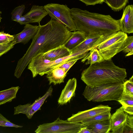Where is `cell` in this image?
<instances>
[{
  "instance_id": "6da1fadb",
  "label": "cell",
  "mask_w": 133,
  "mask_h": 133,
  "mask_svg": "<svg viewBox=\"0 0 133 133\" xmlns=\"http://www.w3.org/2000/svg\"><path fill=\"white\" fill-rule=\"evenodd\" d=\"M39 25V29L31 44L18 62L14 74L17 78L21 76L33 58L64 45L73 34L64 25L52 19L45 25Z\"/></svg>"
},
{
  "instance_id": "7a4b0ae2",
  "label": "cell",
  "mask_w": 133,
  "mask_h": 133,
  "mask_svg": "<svg viewBox=\"0 0 133 133\" xmlns=\"http://www.w3.org/2000/svg\"><path fill=\"white\" fill-rule=\"evenodd\" d=\"M70 13L76 30L83 32L87 36L92 34L107 36L121 30L119 20L115 19L109 15L91 12L76 8L71 9Z\"/></svg>"
},
{
  "instance_id": "3957f363",
  "label": "cell",
  "mask_w": 133,
  "mask_h": 133,
  "mask_svg": "<svg viewBox=\"0 0 133 133\" xmlns=\"http://www.w3.org/2000/svg\"><path fill=\"white\" fill-rule=\"evenodd\" d=\"M127 77L125 69L115 65L111 59L90 65L82 71L81 79L87 85L94 87L123 83Z\"/></svg>"
},
{
  "instance_id": "277c9868",
  "label": "cell",
  "mask_w": 133,
  "mask_h": 133,
  "mask_svg": "<svg viewBox=\"0 0 133 133\" xmlns=\"http://www.w3.org/2000/svg\"><path fill=\"white\" fill-rule=\"evenodd\" d=\"M89 51L84 50L78 51L53 61L44 59L39 54L32 59L28 65V68L31 72L33 78L38 75L42 76L65 63L83 58Z\"/></svg>"
},
{
  "instance_id": "5b68a950",
  "label": "cell",
  "mask_w": 133,
  "mask_h": 133,
  "mask_svg": "<svg viewBox=\"0 0 133 133\" xmlns=\"http://www.w3.org/2000/svg\"><path fill=\"white\" fill-rule=\"evenodd\" d=\"M122 83L107 84L91 87L87 85L83 95L88 101L96 102L118 101L123 91Z\"/></svg>"
},
{
  "instance_id": "8992f818",
  "label": "cell",
  "mask_w": 133,
  "mask_h": 133,
  "mask_svg": "<svg viewBox=\"0 0 133 133\" xmlns=\"http://www.w3.org/2000/svg\"><path fill=\"white\" fill-rule=\"evenodd\" d=\"M128 37L121 31L107 36L97 47L99 53L105 60L111 59L119 51Z\"/></svg>"
},
{
  "instance_id": "52a82bcc",
  "label": "cell",
  "mask_w": 133,
  "mask_h": 133,
  "mask_svg": "<svg viewBox=\"0 0 133 133\" xmlns=\"http://www.w3.org/2000/svg\"><path fill=\"white\" fill-rule=\"evenodd\" d=\"M84 126L81 123L70 122L59 117L54 122L39 125L35 132L37 133H78Z\"/></svg>"
},
{
  "instance_id": "ba28073f",
  "label": "cell",
  "mask_w": 133,
  "mask_h": 133,
  "mask_svg": "<svg viewBox=\"0 0 133 133\" xmlns=\"http://www.w3.org/2000/svg\"><path fill=\"white\" fill-rule=\"evenodd\" d=\"M43 6L51 19L62 23L71 31H77L71 17L70 9L66 5L51 3Z\"/></svg>"
},
{
  "instance_id": "9c48e42d",
  "label": "cell",
  "mask_w": 133,
  "mask_h": 133,
  "mask_svg": "<svg viewBox=\"0 0 133 133\" xmlns=\"http://www.w3.org/2000/svg\"><path fill=\"white\" fill-rule=\"evenodd\" d=\"M53 90L52 86H51L43 96L36 99L32 104L19 105L15 107L14 115L22 113L25 114L29 119H31L36 112L41 110V107L45 100L51 95Z\"/></svg>"
},
{
  "instance_id": "30bf717a",
  "label": "cell",
  "mask_w": 133,
  "mask_h": 133,
  "mask_svg": "<svg viewBox=\"0 0 133 133\" xmlns=\"http://www.w3.org/2000/svg\"><path fill=\"white\" fill-rule=\"evenodd\" d=\"M111 107L108 105H100L90 109L79 111L73 114L67 120L69 122L81 123L83 121L104 112L110 111Z\"/></svg>"
},
{
  "instance_id": "8fae6325",
  "label": "cell",
  "mask_w": 133,
  "mask_h": 133,
  "mask_svg": "<svg viewBox=\"0 0 133 133\" xmlns=\"http://www.w3.org/2000/svg\"><path fill=\"white\" fill-rule=\"evenodd\" d=\"M107 36L99 34H92L87 36L81 43L70 50L71 54L84 50H90L97 46Z\"/></svg>"
},
{
  "instance_id": "7c38bea8",
  "label": "cell",
  "mask_w": 133,
  "mask_h": 133,
  "mask_svg": "<svg viewBox=\"0 0 133 133\" xmlns=\"http://www.w3.org/2000/svg\"><path fill=\"white\" fill-rule=\"evenodd\" d=\"M39 28V25H33L29 24H25L21 32L14 36L12 42L14 45L19 43L26 44L35 36Z\"/></svg>"
},
{
  "instance_id": "4fadbf2b",
  "label": "cell",
  "mask_w": 133,
  "mask_h": 133,
  "mask_svg": "<svg viewBox=\"0 0 133 133\" xmlns=\"http://www.w3.org/2000/svg\"><path fill=\"white\" fill-rule=\"evenodd\" d=\"M119 26L122 32L128 34L133 33V6L128 5L123 10L121 18L119 19Z\"/></svg>"
},
{
  "instance_id": "5bb4252c",
  "label": "cell",
  "mask_w": 133,
  "mask_h": 133,
  "mask_svg": "<svg viewBox=\"0 0 133 133\" xmlns=\"http://www.w3.org/2000/svg\"><path fill=\"white\" fill-rule=\"evenodd\" d=\"M128 114L123 110V107L117 109L109 119L110 129L112 133H118L126 121Z\"/></svg>"
},
{
  "instance_id": "9a60e30c",
  "label": "cell",
  "mask_w": 133,
  "mask_h": 133,
  "mask_svg": "<svg viewBox=\"0 0 133 133\" xmlns=\"http://www.w3.org/2000/svg\"><path fill=\"white\" fill-rule=\"evenodd\" d=\"M76 86V79L73 78L69 79L61 92L58 101V104L63 105L70 102L75 95Z\"/></svg>"
},
{
  "instance_id": "2e32d148",
  "label": "cell",
  "mask_w": 133,
  "mask_h": 133,
  "mask_svg": "<svg viewBox=\"0 0 133 133\" xmlns=\"http://www.w3.org/2000/svg\"><path fill=\"white\" fill-rule=\"evenodd\" d=\"M40 54L44 59L53 61L68 56L71 53L70 50L63 45L45 53Z\"/></svg>"
},
{
  "instance_id": "e0dca14e",
  "label": "cell",
  "mask_w": 133,
  "mask_h": 133,
  "mask_svg": "<svg viewBox=\"0 0 133 133\" xmlns=\"http://www.w3.org/2000/svg\"><path fill=\"white\" fill-rule=\"evenodd\" d=\"M66 73L63 69L58 67L50 71L46 76L50 84L53 83L56 85L64 82Z\"/></svg>"
},
{
  "instance_id": "ac0fdd59",
  "label": "cell",
  "mask_w": 133,
  "mask_h": 133,
  "mask_svg": "<svg viewBox=\"0 0 133 133\" xmlns=\"http://www.w3.org/2000/svg\"><path fill=\"white\" fill-rule=\"evenodd\" d=\"M27 14L32 23L37 22L39 24L42 19L48 15L43 6L36 5H33Z\"/></svg>"
},
{
  "instance_id": "d6986e66",
  "label": "cell",
  "mask_w": 133,
  "mask_h": 133,
  "mask_svg": "<svg viewBox=\"0 0 133 133\" xmlns=\"http://www.w3.org/2000/svg\"><path fill=\"white\" fill-rule=\"evenodd\" d=\"M87 36L82 31L77 30L73 32V34L64 46L70 51L83 42Z\"/></svg>"
},
{
  "instance_id": "ffe728a7",
  "label": "cell",
  "mask_w": 133,
  "mask_h": 133,
  "mask_svg": "<svg viewBox=\"0 0 133 133\" xmlns=\"http://www.w3.org/2000/svg\"><path fill=\"white\" fill-rule=\"evenodd\" d=\"M20 87H12L0 91V105L11 102L16 97L17 93Z\"/></svg>"
},
{
  "instance_id": "44dd1931",
  "label": "cell",
  "mask_w": 133,
  "mask_h": 133,
  "mask_svg": "<svg viewBox=\"0 0 133 133\" xmlns=\"http://www.w3.org/2000/svg\"><path fill=\"white\" fill-rule=\"evenodd\" d=\"M84 126L90 129L93 133H108L111 131L109 119Z\"/></svg>"
},
{
  "instance_id": "7402d4cb",
  "label": "cell",
  "mask_w": 133,
  "mask_h": 133,
  "mask_svg": "<svg viewBox=\"0 0 133 133\" xmlns=\"http://www.w3.org/2000/svg\"><path fill=\"white\" fill-rule=\"evenodd\" d=\"M89 51V52H88L85 57L81 60V62L84 63L87 60L85 64H90L91 65L96 63H100L105 60L97 48L92 49Z\"/></svg>"
},
{
  "instance_id": "603a6c76",
  "label": "cell",
  "mask_w": 133,
  "mask_h": 133,
  "mask_svg": "<svg viewBox=\"0 0 133 133\" xmlns=\"http://www.w3.org/2000/svg\"><path fill=\"white\" fill-rule=\"evenodd\" d=\"M111 115L110 111L105 112L84 120L81 123L84 126L100 121L109 120Z\"/></svg>"
},
{
  "instance_id": "cb8c5ba5",
  "label": "cell",
  "mask_w": 133,
  "mask_h": 133,
  "mask_svg": "<svg viewBox=\"0 0 133 133\" xmlns=\"http://www.w3.org/2000/svg\"><path fill=\"white\" fill-rule=\"evenodd\" d=\"M129 0H104L106 3L113 11H119L124 8Z\"/></svg>"
},
{
  "instance_id": "d4e9b609",
  "label": "cell",
  "mask_w": 133,
  "mask_h": 133,
  "mask_svg": "<svg viewBox=\"0 0 133 133\" xmlns=\"http://www.w3.org/2000/svg\"><path fill=\"white\" fill-rule=\"evenodd\" d=\"M133 36H128L121 47L119 52L123 51L125 54L133 52Z\"/></svg>"
},
{
  "instance_id": "484cf974",
  "label": "cell",
  "mask_w": 133,
  "mask_h": 133,
  "mask_svg": "<svg viewBox=\"0 0 133 133\" xmlns=\"http://www.w3.org/2000/svg\"><path fill=\"white\" fill-rule=\"evenodd\" d=\"M118 102L121 104L123 107L133 106V96L123 92Z\"/></svg>"
},
{
  "instance_id": "4316f807",
  "label": "cell",
  "mask_w": 133,
  "mask_h": 133,
  "mask_svg": "<svg viewBox=\"0 0 133 133\" xmlns=\"http://www.w3.org/2000/svg\"><path fill=\"white\" fill-rule=\"evenodd\" d=\"M25 8V5L23 4L15 8L11 13L12 20L18 22L22 16Z\"/></svg>"
},
{
  "instance_id": "83f0119b",
  "label": "cell",
  "mask_w": 133,
  "mask_h": 133,
  "mask_svg": "<svg viewBox=\"0 0 133 133\" xmlns=\"http://www.w3.org/2000/svg\"><path fill=\"white\" fill-rule=\"evenodd\" d=\"M123 92L133 96V76L123 84Z\"/></svg>"
},
{
  "instance_id": "f1b7e54d",
  "label": "cell",
  "mask_w": 133,
  "mask_h": 133,
  "mask_svg": "<svg viewBox=\"0 0 133 133\" xmlns=\"http://www.w3.org/2000/svg\"><path fill=\"white\" fill-rule=\"evenodd\" d=\"M14 36L0 31V44L9 43L13 40Z\"/></svg>"
},
{
  "instance_id": "f546056e",
  "label": "cell",
  "mask_w": 133,
  "mask_h": 133,
  "mask_svg": "<svg viewBox=\"0 0 133 133\" xmlns=\"http://www.w3.org/2000/svg\"><path fill=\"white\" fill-rule=\"evenodd\" d=\"M14 45L12 41L8 43L0 44V56L12 49Z\"/></svg>"
},
{
  "instance_id": "4dcf8cb0",
  "label": "cell",
  "mask_w": 133,
  "mask_h": 133,
  "mask_svg": "<svg viewBox=\"0 0 133 133\" xmlns=\"http://www.w3.org/2000/svg\"><path fill=\"white\" fill-rule=\"evenodd\" d=\"M118 133H133V127L128 124L126 121Z\"/></svg>"
},
{
  "instance_id": "1f68e13d",
  "label": "cell",
  "mask_w": 133,
  "mask_h": 133,
  "mask_svg": "<svg viewBox=\"0 0 133 133\" xmlns=\"http://www.w3.org/2000/svg\"><path fill=\"white\" fill-rule=\"evenodd\" d=\"M77 60H74L68 61L62 64L58 67L63 69L67 73L70 68L77 61Z\"/></svg>"
},
{
  "instance_id": "d6a6232c",
  "label": "cell",
  "mask_w": 133,
  "mask_h": 133,
  "mask_svg": "<svg viewBox=\"0 0 133 133\" xmlns=\"http://www.w3.org/2000/svg\"><path fill=\"white\" fill-rule=\"evenodd\" d=\"M18 22L21 25H25L29 23H32V22L26 14L22 16Z\"/></svg>"
},
{
  "instance_id": "836d02e7",
  "label": "cell",
  "mask_w": 133,
  "mask_h": 133,
  "mask_svg": "<svg viewBox=\"0 0 133 133\" xmlns=\"http://www.w3.org/2000/svg\"><path fill=\"white\" fill-rule=\"evenodd\" d=\"M84 3L86 5H95L97 4H102L104 0H79Z\"/></svg>"
},
{
  "instance_id": "e575fe53",
  "label": "cell",
  "mask_w": 133,
  "mask_h": 133,
  "mask_svg": "<svg viewBox=\"0 0 133 133\" xmlns=\"http://www.w3.org/2000/svg\"><path fill=\"white\" fill-rule=\"evenodd\" d=\"M1 126L2 127H13L16 128H22L23 126L15 124L8 120H6L2 124Z\"/></svg>"
},
{
  "instance_id": "d590c367",
  "label": "cell",
  "mask_w": 133,
  "mask_h": 133,
  "mask_svg": "<svg viewBox=\"0 0 133 133\" xmlns=\"http://www.w3.org/2000/svg\"><path fill=\"white\" fill-rule=\"evenodd\" d=\"M123 110L130 115H133V106H127L123 107Z\"/></svg>"
},
{
  "instance_id": "8d00e7d4",
  "label": "cell",
  "mask_w": 133,
  "mask_h": 133,
  "mask_svg": "<svg viewBox=\"0 0 133 133\" xmlns=\"http://www.w3.org/2000/svg\"><path fill=\"white\" fill-rule=\"evenodd\" d=\"M126 122L129 125L133 127V115H127Z\"/></svg>"
},
{
  "instance_id": "74e56055",
  "label": "cell",
  "mask_w": 133,
  "mask_h": 133,
  "mask_svg": "<svg viewBox=\"0 0 133 133\" xmlns=\"http://www.w3.org/2000/svg\"><path fill=\"white\" fill-rule=\"evenodd\" d=\"M78 133H93V132L87 127L84 126L81 129Z\"/></svg>"
},
{
  "instance_id": "f35d334b",
  "label": "cell",
  "mask_w": 133,
  "mask_h": 133,
  "mask_svg": "<svg viewBox=\"0 0 133 133\" xmlns=\"http://www.w3.org/2000/svg\"><path fill=\"white\" fill-rule=\"evenodd\" d=\"M2 19V18H1V15H0V22H1V19Z\"/></svg>"
},
{
  "instance_id": "ab89813d",
  "label": "cell",
  "mask_w": 133,
  "mask_h": 133,
  "mask_svg": "<svg viewBox=\"0 0 133 133\" xmlns=\"http://www.w3.org/2000/svg\"></svg>"
}]
</instances>
